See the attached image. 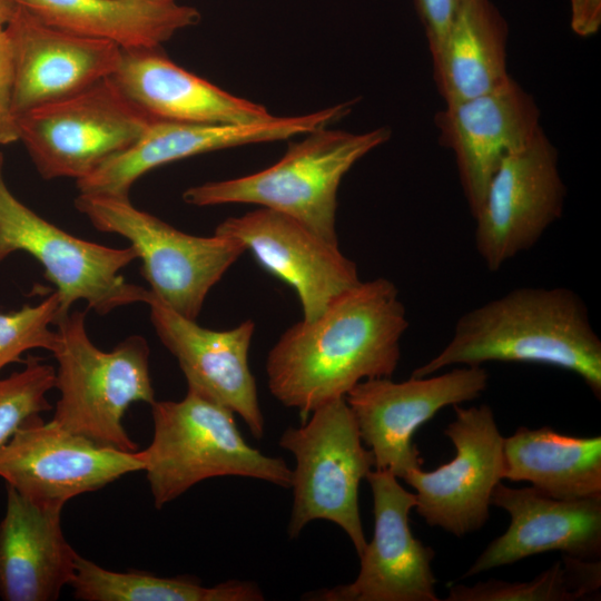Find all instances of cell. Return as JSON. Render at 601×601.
Returning <instances> with one entry per match:
<instances>
[{"mask_svg": "<svg viewBox=\"0 0 601 601\" xmlns=\"http://www.w3.org/2000/svg\"><path fill=\"white\" fill-rule=\"evenodd\" d=\"M407 328L395 284L384 277L361 280L318 317L300 319L280 335L265 364L269 392L305 422L359 382L392 377Z\"/></svg>", "mask_w": 601, "mask_h": 601, "instance_id": "obj_1", "label": "cell"}, {"mask_svg": "<svg viewBox=\"0 0 601 601\" xmlns=\"http://www.w3.org/2000/svg\"><path fill=\"white\" fill-rule=\"evenodd\" d=\"M486 362L563 368L601 397V339L585 303L566 287H519L465 312L449 343L412 376Z\"/></svg>", "mask_w": 601, "mask_h": 601, "instance_id": "obj_2", "label": "cell"}, {"mask_svg": "<svg viewBox=\"0 0 601 601\" xmlns=\"http://www.w3.org/2000/svg\"><path fill=\"white\" fill-rule=\"evenodd\" d=\"M390 137L391 130L385 127L361 134L321 128L292 144L274 165L250 175L191 186L183 193V199L198 207L258 205L290 216L338 244L341 180L355 162Z\"/></svg>", "mask_w": 601, "mask_h": 601, "instance_id": "obj_3", "label": "cell"}, {"mask_svg": "<svg viewBox=\"0 0 601 601\" xmlns=\"http://www.w3.org/2000/svg\"><path fill=\"white\" fill-rule=\"evenodd\" d=\"M51 352L57 361L55 387L60 396L52 421L92 442L126 452L138 450L122 420L132 403L152 404L150 349L130 335L111 351L98 348L86 328V312L73 309L55 325Z\"/></svg>", "mask_w": 601, "mask_h": 601, "instance_id": "obj_4", "label": "cell"}, {"mask_svg": "<svg viewBox=\"0 0 601 601\" xmlns=\"http://www.w3.org/2000/svg\"><path fill=\"white\" fill-rule=\"evenodd\" d=\"M151 415L152 440L140 454L157 509L216 476L252 477L290 489L286 462L246 443L230 410L188 390L180 401H155Z\"/></svg>", "mask_w": 601, "mask_h": 601, "instance_id": "obj_5", "label": "cell"}, {"mask_svg": "<svg viewBox=\"0 0 601 601\" xmlns=\"http://www.w3.org/2000/svg\"><path fill=\"white\" fill-rule=\"evenodd\" d=\"M75 207L99 231L125 237L141 260L151 293L176 313L195 319L209 290L246 252L228 236H195L138 209L129 196L79 194Z\"/></svg>", "mask_w": 601, "mask_h": 601, "instance_id": "obj_6", "label": "cell"}, {"mask_svg": "<svg viewBox=\"0 0 601 601\" xmlns=\"http://www.w3.org/2000/svg\"><path fill=\"white\" fill-rule=\"evenodd\" d=\"M279 446L296 461L292 470L289 538L298 536L311 521H331L348 535L359 556L367 541L358 487L374 467V456L362 441L345 397L321 405L299 426L286 428Z\"/></svg>", "mask_w": 601, "mask_h": 601, "instance_id": "obj_7", "label": "cell"}, {"mask_svg": "<svg viewBox=\"0 0 601 601\" xmlns=\"http://www.w3.org/2000/svg\"><path fill=\"white\" fill-rule=\"evenodd\" d=\"M17 250L30 254L43 266L45 277L56 286L60 317L79 300L87 303V309L105 315L145 303L148 296L149 289L120 274L138 258L131 246L116 248L89 242L39 216L7 186L0 154V263Z\"/></svg>", "mask_w": 601, "mask_h": 601, "instance_id": "obj_8", "label": "cell"}, {"mask_svg": "<svg viewBox=\"0 0 601 601\" xmlns=\"http://www.w3.org/2000/svg\"><path fill=\"white\" fill-rule=\"evenodd\" d=\"M151 117L111 77L17 117L18 138L45 179H81L131 146Z\"/></svg>", "mask_w": 601, "mask_h": 601, "instance_id": "obj_9", "label": "cell"}, {"mask_svg": "<svg viewBox=\"0 0 601 601\" xmlns=\"http://www.w3.org/2000/svg\"><path fill=\"white\" fill-rule=\"evenodd\" d=\"M565 185L558 151L541 129L506 156L474 215L476 252L490 272L531 249L563 214Z\"/></svg>", "mask_w": 601, "mask_h": 601, "instance_id": "obj_10", "label": "cell"}, {"mask_svg": "<svg viewBox=\"0 0 601 601\" xmlns=\"http://www.w3.org/2000/svg\"><path fill=\"white\" fill-rule=\"evenodd\" d=\"M489 374L481 365H463L442 374L368 378L356 384L345 401L353 412L363 443L374 456L375 470L397 479L422 467L413 443L415 431L447 405L477 398L487 387Z\"/></svg>", "mask_w": 601, "mask_h": 601, "instance_id": "obj_11", "label": "cell"}, {"mask_svg": "<svg viewBox=\"0 0 601 601\" xmlns=\"http://www.w3.org/2000/svg\"><path fill=\"white\" fill-rule=\"evenodd\" d=\"M453 408L455 420L444 434L454 457L433 471L413 470L403 480L415 490L414 509L426 524L461 538L490 516L493 490L504 480V437L489 405Z\"/></svg>", "mask_w": 601, "mask_h": 601, "instance_id": "obj_12", "label": "cell"}, {"mask_svg": "<svg viewBox=\"0 0 601 601\" xmlns=\"http://www.w3.org/2000/svg\"><path fill=\"white\" fill-rule=\"evenodd\" d=\"M140 452L99 445L39 415L27 421L0 450V477L24 497L62 509L121 476L144 471Z\"/></svg>", "mask_w": 601, "mask_h": 601, "instance_id": "obj_13", "label": "cell"}, {"mask_svg": "<svg viewBox=\"0 0 601 601\" xmlns=\"http://www.w3.org/2000/svg\"><path fill=\"white\" fill-rule=\"evenodd\" d=\"M353 101L290 117L252 124H190L151 119L142 135L88 176L76 180L79 194L129 196L141 176L162 165L200 154L304 136L347 116Z\"/></svg>", "mask_w": 601, "mask_h": 601, "instance_id": "obj_14", "label": "cell"}, {"mask_svg": "<svg viewBox=\"0 0 601 601\" xmlns=\"http://www.w3.org/2000/svg\"><path fill=\"white\" fill-rule=\"evenodd\" d=\"M365 479L373 496L374 532L359 555V572L353 582L312 592L306 599L437 601L431 565L435 552L416 539L410 528L415 493L405 490L387 470H372Z\"/></svg>", "mask_w": 601, "mask_h": 601, "instance_id": "obj_15", "label": "cell"}, {"mask_svg": "<svg viewBox=\"0 0 601 601\" xmlns=\"http://www.w3.org/2000/svg\"><path fill=\"white\" fill-rule=\"evenodd\" d=\"M215 234L240 242L264 269L289 285L304 321L318 317L334 298L361 282L356 264L338 244L276 210L260 207L228 217Z\"/></svg>", "mask_w": 601, "mask_h": 601, "instance_id": "obj_16", "label": "cell"}, {"mask_svg": "<svg viewBox=\"0 0 601 601\" xmlns=\"http://www.w3.org/2000/svg\"><path fill=\"white\" fill-rule=\"evenodd\" d=\"M434 121L441 144L455 157L472 217L501 161L542 129L534 98L511 76L485 93L445 105Z\"/></svg>", "mask_w": 601, "mask_h": 601, "instance_id": "obj_17", "label": "cell"}, {"mask_svg": "<svg viewBox=\"0 0 601 601\" xmlns=\"http://www.w3.org/2000/svg\"><path fill=\"white\" fill-rule=\"evenodd\" d=\"M145 304L158 338L177 359L188 390L238 414L252 435L262 439L265 420L248 362L255 323L246 319L226 331L206 328L173 311L150 289Z\"/></svg>", "mask_w": 601, "mask_h": 601, "instance_id": "obj_18", "label": "cell"}, {"mask_svg": "<svg viewBox=\"0 0 601 601\" xmlns=\"http://www.w3.org/2000/svg\"><path fill=\"white\" fill-rule=\"evenodd\" d=\"M14 65L16 117L112 77L122 49L46 23L21 6L4 27Z\"/></svg>", "mask_w": 601, "mask_h": 601, "instance_id": "obj_19", "label": "cell"}, {"mask_svg": "<svg viewBox=\"0 0 601 601\" xmlns=\"http://www.w3.org/2000/svg\"><path fill=\"white\" fill-rule=\"evenodd\" d=\"M491 503L509 513L510 525L479 555L464 578L550 551L583 560L601 554V495L561 500L533 486L514 489L500 482Z\"/></svg>", "mask_w": 601, "mask_h": 601, "instance_id": "obj_20", "label": "cell"}, {"mask_svg": "<svg viewBox=\"0 0 601 601\" xmlns=\"http://www.w3.org/2000/svg\"><path fill=\"white\" fill-rule=\"evenodd\" d=\"M158 48L122 50L111 77L154 119L190 124H252L272 119L266 107L234 96L187 71Z\"/></svg>", "mask_w": 601, "mask_h": 601, "instance_id": "obj_21", "label": "cell"}, {"mask_svg": "<svg viewBox=\"0 0 601 601\" xmlns=\"http://www.w3.org/2000/svg\"><path fill=\"white\" fill-rule=\"evenodd\" d=\"M62 509L38 504L7 485L0 521V598L56 601L71 583L78 553L63 536Z\"/></svg>", "mask_w": 601, "mask_h": 601, "instance_id": "obj_22", "label": "cell"}, {"mask_svg": "<svg viewBox=\"0 0 601 601\" xmlns=\"http://www.w3.org/2000/svg\"><path fill=\"white\" fill-rule=\"evenodd\" d=\"M48 24L122 50L158 48L200 21L199 11L158 0H16Z\"/></svg>", "mask_w": 601, "mask_h": 601, "instance_id": "obj_23", "label": "cell"}, {"mask_svg": "<svg viewBox=\"0 0 601 601\" xmlns=\"http://www.w3.org/2000/svg\"><path fill=\"white\" fill-rule=\"evenodd\" d=\"M508 23L491 0H460L433 73L445 105L485 93L509 77Z\"/></svg>", "mask_w": 601, "mask_h": 601, "instance_id": "obj_24", "label": "cell"}, {"mask_svg": "<svg viewBox=\"0 0 601 601\" xmlns=\"http://www.w3.org/2000/svg\"><path fill=\"white\" fill-rule=\"evenodd\" d=\"M504 479L529 482L555 499L601 495V437H575L549 426L519 427L504 437Z\"/></svg>", "mask_w": 601, "mask_h": 601, "instance_id": "obj_25", "label": "cell"}, {"mask_svg": "<svg viewBox=\"0 0 601 601\" xmlns=\"http://www.w3.org/2000/svg\"><path fill=\"white\" fill-rule=\"evenodd\" d=\"M70 585L82 601H262L256 583L230 580L205 587L189 577L164 578L139 570L116 572L80 554Z\"/></svg>", "mask_w": 601, "mask_h": 601, "instance_id": "obj_26", "label": "cell"}, {"mask_svg": "<svg viewBox=\"0 0 601 601\" xmlns=\"http://www.w3.org/2000/svg\"><path fill=\"white\" fill-rule=\"evenodd\" d=\"M601 585V562L563 555L536 578L525 582L491 579L474 585L453 584L446 601H575L595 595Z\"/></svg>", "mask_w": 601, "mask_h": 601, "instance_id": "obj_27", "label": "cell"}, {"mask_svg": "<svg viewBox=\"0 0 601 601\" xmlns=\"http://www.w3.org/2000/svg\"><path fill=\"white\" fill-rule=\"evenodd\" d=\"M55 377L52 365L28 355L22 370L0 378V450L27 421L51 410L47 393Z\"/></svg>", "mask_w": 601, "mask_h": 601, "instance_id": "obj_28", "label": "cell"}, {"mask_svg": "<svg viewBox=\"0 0 601 601\" xmlns=\"http://www.w3.org/2000/svg\"><path fill=\"white\" fill-rule=\"evenodd\" d=\"M59 318L60 302L56 292L37 305L0 313V371L11 363H23L21 355L27 351L42 348L52 352L57 332L51 326Z\"/></svg>", "mask_w": 601, "mask_h": 601, "instance_id": "obj_29", "label": "cell"}, {"mask_svg": "<svg viewBox=\"0 0 601 601\" xmlns=\"http://www.w3.org/2000/svg\"><path fill=\"white\" fill-rule=\"evenodd\" d=\"M14 65L10 40L0 27V145L18 141L17 117L13 112Z\"/></svg>", "mask_w": 601, "mask_h": 601, "instance_id": "obj_30", "label": "cell"}, {"mask_svg": "<svg viewBox=\"0 0 601 601\" xmlns=\"http://www.w3.org/2000/svg\"><path fill=\"white\" fill-rule=\"evenodd\" d=\"M414 2L434 60L443 47L460 0H414Z\"/></svg>", "mask_w": 601, "mask_h": 601, "instance_id": "obj_31", "label": "cell"}, {"mask_svg": "<svg viewBox=\"0 0 601 601\" xmlns=\"http://www.w3.org/2000/svg\"><path fill=\"white\" fill-rule=\"evenodd\" d=\"M571 28L587 38L595 35L601 26V0H570Z\"/></svg>", "mask_w": 601, "mask_h": 601, "instance_id": "obj_32", "label": "cell"}, {"mask_svg": "<svg viewBox=\"0 0 601 601\" xmlns=\"http://www.w3.org/2000/svg\"><path fill=\"white\" fill-rule=\"evenodd\" d=\"M18 6L16 0H0V27H6L8 24Z\"/></svg>", "mask_w": 601, "mask_h": 601, "instance_id": "obj_33", "label": "cell"}, {"mask_svg": "<svg viewBox=\"0 0 601 601\" xmlns=\"http://www.w3.org/2000/svg\"><path fill=\"white\" fill-rule=\"evenodd\" d=\"M158 1H165V2H178V0H158Z\"/></svg>", "mask_w": 601, "mask_h": 601, "instance_id": "obj_34", "label": "cell"}]
</instances>
